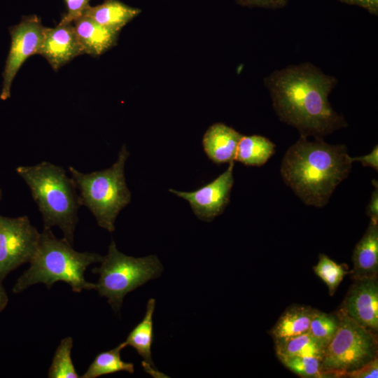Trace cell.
<instances>
[{
	"label": "cell",
	"instance_id": "obj_9",
	"mask_svg": "<svg viewBox=\"0 0 378 378\" xmlns=\"http://www.w3.org/2000/svg\"><path fill=\"white\" fill-rule=\"evenodd\" d=\"M43 29L41 19L36 15L23 16L18 24L9 27L11 42L2 73L1 100L10 97L12 83L24 62L38 54Z\"/></svg>",
	"mask_w": 378,
	"mask_h": 378
},
{
	"label": "cell",
	"instance_id": "obj_2",
	"mask_svg": "<svg viewBox=\"0 0 378 378\" xmlns=\"http://www.w3.org/2000/svg\"><path fill=\"white\" fill-rule=\"evenodd\" d=\"M344 145H332L300 136L286 151L281 175L285 183L307 205L323 207L352 164Z\"/></svg>",
	"mask_w": 378,
	"mask_h": 378
},
{
	"label": "cell",
	"instance_id": "obj_21",
	"mask_svg": "<svg viewBox=\"0 0 378 378\" xmlns=\"http://www.w3.org/2000/svg\"><path fill=\"white\" fill-rule=\"evenodd\" d=\"M275 350L279 357L311 356L323 359L326 348L309 332L286 338L274 340Z\"/></svg>",
	"mask_w": 378,
	"mask_h": 378
},
{
	"label": "cell",
	"instance_id": "obj_20",
	"mask_svg": "<svg viewBox=\"0 0 378 378\" xmlns=\"http://www.w3.org/2000/svg\"><path fill=\"white\" fill-rule=\"evenodd\" d=\"M126 346L123 342L111 350L98 354L80 377L96 378L118 372L133 374L134 364L122 360L120 356L121 351Z\"/></svg>",
	"mask_w": 378,
	"mask_h": 378
},
{
	"label": "cell",
	"instance_id": "obj_22",
	"mask_svg": "<svg viewBox=\"0 0 378 378\" xmlns=\"http://www.w3.org/2000/svg\"><path fill=\"white\" fill-rule=\"evenodd\" d=\"M73 338L70 336L63 338L57 347L51 365L48 369L49 378H78L77 373L71 359Z\"/></svg>",
	"mask_w": 378,
	"mask_h": 378
},
{
	"label": "cell",
	"instance_id": "obj_31",
	"mask_svg": "<svg viewBox=\"0 0 378 378\" xmlns=\"http://www.w3.org/2000/svg\"><path fill=\"white\" fill-rule=\"evenodd\" d=\"M377 185L373 191L367 207V214L370 220L378 223V190Z\"/></svg>",
	"mask_w": 378,
	"mask_h": 378
},
{
	"label": "cell",
	"instance_id": "obj_30",
	"mask_svg": "<svg viewBox=\"0 0 378 378\" xmlns=\"http://www.w3.org/2000/svg\"><path fill=\"white\" fill-rule=\"evenodd\" d=\"M349 5L360 6L367 10L370 13L377 15L378 0H338Z\"/></svg>",
	"mask_w": 378,
	"mask_h": 378
},
{
	"label": "cell",
	"instance_id": "obj_25",
	"mask_svg": "<svg viewBox=\"0 0 378 378\" xmlns=\"http://www.w3.org/2000/svg\"><path fill=\"white\" fill-rule=\"evenodd\" d=\"M280 361L290 370L302 377H325L321 370L322 360L311 356H282Z\"/></svg>",
	"mask_w": 378,
	"mask_h": 378
},
{
	"label": "cell",
	"instance_id": "obj_14",
	"mask_svg": "<svg viewBox=\"0 0 378 378\" xmlns=\"http://www.w3.org/2000/svg\"><path fill=\"white\" fill-rule=\"evenodd\" d=\"M243 135L221 122L212 125L205 132L202 144L208 158L216 164L235 160L237 146Z\"/></svg>",
	"mask_w": 378,
	"mask_h": 378
},
{
	"label": "cell",
	"instance_id": "obj_26",
	"mask_svg": "<svg viewBox=\"0 0 378 378\" xmlns=\"http://www.w3.org/2000/svg\"><path fill=\"white\" fill-rule=\"evenodd\" d=\"M90 0H64L67 12L60 22L72 23L74 20L80 17L90 6Z\"/></svg>",
	"mask_w": 378,
	"mask_h": 378
},
{
	"label": "cell",
	"instance_id": "obj_15",
	"mask_svg": "<svg viewBox=\"0 0 378 378\" xmlns=\"http://www.w3.org/2000/svg\"><path fill=\"white\" fill-rule=\"evenodd\" d=\"M83 54L97 57L116 45L118 32L112 31L82 15L73 21Z\"/></svg>",
	"mask_w": 378,
	"mask_h": 378
},
{
	"label": "cell",
	"instance_id": "obj_33",
	"mask_svg": "<svg viewBox=\"0 0 378 378\" xmlns=\"http://www.w3.org/2000/svg\"><path fill=\"white\" fill-rule=\"evenodd\" d=\"M1 196H2V192H1V189H0V200H1Z\"/></svg>",
	"mask_w": 378,
	"mask_h": 378
},
{
	"label": "cell",
	"instance_id": "obj_23",
	"mask_svg": "<svg viewBox=\"0 0 378 378\" xmlns=\"http://www.w3.org/2000/svg\"><path fill=\"white\" fill-rule=\"evenodd\" d=\"M315 274L326 284L330 295H333L344 277L350 274L343 265L331 260L326 255H319L317 264L313 267Z\"/></svg>",
	"mask_w": 378,
	"mask_h": 378
},
{
	"label": "cell",
	"instance_id": "obj_19",
	"mask_svg": "<svg viewBox=\"0 0 378 378\" xmlns=\"http://www.w3.org/2000/svg\"><path fill=\"white\" fill-rule=\"evenodd\" d=\"M275 152V145L260 135L242 136L237 146L235 160L248 166H261Z\"/></svg>",
	"mask_w": 378,
	"mask_h": 378
},
{
	"label": "cell",
	"instance_id": "obj_32",
	"mask_svg": "<svg viewBox=\"0 0 378 378\" xmlns=\"http://www.w3.org/2000/svg\"><path fill=\"white\" fill-rule=\"evenodd\" d=\"M8 302L7 293L2 285V281L0 279V312H2Z\"/></svg>",
	"mask_w": 378,
	"mask_h": 378
},
{
	"label": "cell",
	"instance_id": "obj_11",
	"mask_svg": "<svg viewBox=\"0 0 378 378\" xmlns=\"http://www.w3.org/2000/svg\"><path fill=\"white\" fill-rule=\"evenodd\" d=\"M340 309L360 326L377 333L378 330L377 277L355 280Z\"/></svg>",
	"mask_w": 378,
	"mask_h": 378
},
{
	"label": "cell",
	"instance_id": "obj_17",
	"mask_svg": "<svg viewBox=\"0 0 378 378\" xmlns=\"http://www.w3.org/2000/svg\"><path fill=\"white\" fill-rule=\"evenodd\" d=\"M140 13V9L130 6L119 0H105L99 5L89 6L83 15L119 33L122 27Z\"/></svg>",
	"mask_w": 378,
	"mask_h": 378
},
{
	"label": "cell",
	"instance_id": "obj_1",
	"mask_svg": "<svg viewBox=\"0 0 378 378\" xmlns=\"http://www.w3.org/2000/svg\"><path fill=\"white\" fill-rule=\"evenodd\" d=\"M264 83L279 119L298 130L300 136L323 139L347 126L328 101L337 80L314 64L304 62L275 70Z\"/></svg>",
	"mask_w": 378,
	"mask_h": 378
},
{
	"label": "cell",
	"instance_id": "obj_5",
	"mask_svg": "<svg viewBox=\"0 0 378 378\" xmlns=\"http://www.w3.org/2000/svg\"><path fill=\"white\" fill-rule=\"evenodd\" d=\"M130 153L123 145L116 161L108 168L83 173L68 167L77 189L80 206L94 216L99 226L112 232L120 211L131 202V192L125 181V165Z\"/></svg>",
	"mask_w": 378,
	"mask_h": 378
},
{
	"label": "cell",
	"instance_id": "obj_12",
	"mask_svg": "<svg viewBox=\"0 0 378 378\" xmlns=\"http://www.w3.org/2000/svg\"><path fill=\"white\" fill-rule=\"evenodd\" d=\"M38 54L43 57L55 71L83 55L73 23L60 22L52 28L44 27Z\"/></svg>",
	"mask_w": 378,
	"mask_h": 378
},
{
	"label": "cell",
	"instance_id": "obj_10",
	"mask_svg": "<svg viewBox=\"0 0 378 378\" xmlns=\"http://www.w3.org/2000/svg\"><path fill=\"white\" fill-rule=\"evenodd\" d=\"M227 169L213 181L193 192H182L174 189L169 191L189 202L197 217L211 221L224 211L229 203L234 183V161L229 162Z\"/></svg>",
	"mask_w": 378,
	"mask_h": 378
},
{
	"label": "cell",
	"instance_id": "obj_18",
	"mask_svg": "<svg viewBox=\"0 0 378 378\" xmlns=\"http://www.w3.org/2000/svg\"><path fill=\"white\" fill-rule=\"evenodd\" d=\"M315 309L309 306L288 307L270 330L274 340L290 337L308 332Z\"/></svg>",
	"mask_w": 378,
	"mask_h": 378
},
{
	"label": "cell",
	"instance_id": "obj_28",
	"mask_svg": "<svg viewBox=\"0 0 378 378\" xmlns=\"http://www.w3.org/2000/svg\"><path fill=\"white\" fill-rule=\"evenodd\" d=\"M236 2L242 6L277 9L286 6L288 0H236Z\"/></svg>",
	"mask_w": 378,
	"mask_h": 378
},
{
	"label": "cell",
	"instance_id": "obj_27",
	"mask_svg": "<svg viewBox=\"0 0 378 378\" xmlns=\"http://www.w3.org/2000/svg\"><path fill=\"white\" fill-rule=\"evenodd\" d=\"M378 377V358H374L360 368L346 373L343 377L377 378Z\"/></svg>",
	"mask_w": 378,
	"mask_h": 378
},
{
	"label": "cell",
	"instance_id": "obj_8",
	"mask_svg": "<svg viewBox=\"0 0 378 378\" xmlns=\"http://www.w3.org/2000/svg\"><path fill=\"white\" fill-rule=\"evenodd\" d=\"M40 233L27 216H0V279L24 263L36 249Z\"/></svg>",
	"mask_w": 378,
	"mask_h": 378
},
{
	"label": "cell",
	"instance_id": "obj_16",
	"mask_svg": "<svg viewBox=\"0 0 378 378\" xmlns=\"http://www.w3.org/2000/svg\"><path fill=\"white\" fill-rule=\"evenodd\" d=\"M353 262L350 274L354 280L377 277L378 223L370 221L365 234L355 246Z\"/></svg>",
	"mask_w": 378,
	"mask_h": 378
},
{
	"label": "cell",
	"instance_id": "obj_13",
	"mask_svg": "<svg viewBox=\"0 0 378 378\" xmlns=\"http://www.w3.org/2000/svg\"><path fill=\"white\" fill-rule=\"evenodd\" d=\"M155 300L150 298L142 320L131 330L125 341L127 346L134 348L142 358L144 370L155 378L167 377L155 366L151 356V346L153 339V313Z\"/></svg>",
	"mask_w": 378,
	"mask_h": 378
},
{
	"label": "cell",
	"instance_id": "obj_24",
	"mask_svg": "<svg viewBox=\"0 0 378 378\" xmlns=\"http://www.w3.org/2000/svg\"><path fill=\"white\" fill-rule=\"evenodd\" d=\"M338 328L336 315L314 310L308 332L325 348L332 340Z\"/></svg>",
	"mask_w": 378,
	"mask_h": 378
},
{
	"label": "cell",
	"instance_id": "obj_4",
	"mask_svg": "<svg viewBox=\"0 0 378 378\" xmlns=\"http://www.w3.org/2000/svg\"><path fill=\"white\" fill-rule=\"evenodd\" d=\"M15 170L37 204L43 229L58 227L63 238L72 244L80 204L71 177L60 166L47 161L20 165Z\"/></svg>",
	"mask_w": 378,
	"mask_h": 378
},
{
	"label": "cell",
	"instance_id": "obj_29",
	"mask_svg": "<svg viewBox=\"0 0 378 378\" xmlns=\"http://www.w3.org/2000/svg\"><path fill=\"white\" fill-rule=\"evenodd\" d=\"M353 162H360L364 167H370L378 170V146L376 145L372 150L365 155L351 158Z\"/></svg>",
	"mask_w": 378,
	"mask_h": 378
},
{
	"label": "cell",
	"instance_id": "obj_3",
	"mask_svg": "<svg viewBox=\"0 0 378 378\" xmlns=\"http://www.w3.org/2000/svg\"><path fill=\"white\" fill-rule=\"evenodd\" d=\"M103 258L96 253L77 251L65 239L56 237L51 229H43L29 268L18 277L12 291L20 293L37 284L50 288L58 281L67 284L75 293L94 290L95 284L85 279V272Z\"/></svg>",
	"mask_w": 378,
	"mask_h": 378
},
{
	"label": "cell",
	"instance_id": "obj_7",
	"mask_svg": "<svg viewBox=\"0 0 378 378\" xmlns=\"http://www.w3.org/2000/svg\"><path fill=\"white\" fill-rule=\"evenodd\" d=\"M336 316L338 328L321 361L325 377H343L377 357V333L360 326L340 308Z\"/></svg>",
	"mask_w": 378,
	"mask_h": 378
},
{
	"label": "cell",
	"instance_id": "obj_6",
	"mask_svg": "<svg viewBox=\"0 0 378 378\" xmlns=\"http://www.w3.org/2000/svg\"><path fill=\"white\" fill-rule=\"evenodd\" d=\"M100 263L92 270L99 274L94 290L107 299L115 312L120 310L127 293L158 278L163 270L156 255L134 258L125 255L118 251L113 240Z\"/></svg>",
	"mask_w": 378,
	"mask_h": 378
}]
</instances>
